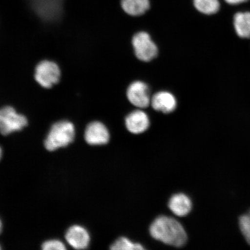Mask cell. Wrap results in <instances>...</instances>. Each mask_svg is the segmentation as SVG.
Instances as JSON below:
<instances>
[{
  "instance_id": "obj_1",
  "label": "cell",
  "mask_w": 250,
  "mask_h": 250,
  "mask_svg": "<svg viewBox=\"0 0 250 250\" xmlns=\"http://www.w3.org/2000/svg\"><path fill=\"white\" fill-rule=\"evenodd\" d=\"M149 232L153 238L176 248L185 245L187 241V234L182 225L174 218L164 215L153 222Z\"/></svg>"
},
{
  "instance_id": "obj_2",
  "label": "cell",
  "mask_w": 250,
  "mask_h": 250,
  "mask_svg": "<svg viewBox=\"0 0 250 250\" xmlns=\"http://www.w3.org/2000/svg\"><path fill=\"white\" fill-rule=\"evenodd\" d=\"M75 130L73 124L67 121L53 125L45 141L44 145L49 151L66 146L73 142Z\"/></svg>"
},
{
  "instance_id": "obj_3",
  "label": "cell",
  "mask_w": 250,
  "mask_h": 250,
  "mask_svg": "<svg viewBox=\"0 0 250 250\" xmlns=\"http://www.w3.org/2000/svg\"><path fill=\"white\" fill-rule=\"evenodd\" d=\"M27 125V118L18 114L13 107L7 106L0 109V133L2 135L21 130Z\"/></svg>"
},
{
  "instance_id": "obj_4",
  "label": "cell",
  "mask_w": 250,
  "mask_h": 250,
  "mask_svg": "<svg viewBox=\"0 0 250 250\" xmlns=\"http://www.w3.org/2000/svg\"><path fill=\"white\" fill-rule=\"evenodd\" d=\"M132 45L136 57L140 61L148 62L158 55V48L147 33L139 32L132 39Z\"/></svg>"
},
{
  "instance_id": "obj_5",
  "label": "cell",
  "mask_w": 250,
  "mask_h": 250,
  "mask_svg": "<svg viewBox=\"0 0 250 250\" xmlns=\"http://www.w3.org/2000/svg\"><path fill=\"white\" fill-rule=\"evenodd\" d=\"M60 77V68L55 62L43 61L37 65L35 79L41 86L45 88H51L59 82Z\"/></svg>"
},
{
  "instance_id": "obj_6",
  "label": "cell",
  "mask_w": 250,
  "mask_h": 250,
  "mask_svg": "<svg viewBox=\"0 0 250 250\" xmlns=\"http://www.w3.org/2000/svg\"><path fill=\"white\" fill-rule=\"evenodd\" d=\"M126 95L129 101L137 107L146 108L151 104L148 87L142 81L131 83L128 87Z\"/></svg>"
},
{
  "instance_id": "obj_7",
  "label": "cell",
  "mask_w": 250,
  "mask_h": 250,
  "mask_svg": "<svg viewBox=\"0 0 250 250\" xmlns=\"http://www.w3.org/2000/svg\"><path fill=\"white\" fill-rule=\"evenodd\" d=\"M34 9L46 21H54L60 17L62 0H30Z\"/></svg>"
},
{
  "instance_id": "obj_8",
  "label": "cell",
  "mask_w": 250,
  "mask_h": 250,
  "mask_svg": "<svg viewBox=\"0 0 250 250\" xmlns=\"http://www.w3.org/2000/svg\"><path fill=\"white\" fill-rule=\"evenodd\" d=\"M85 139L90 145H105L109 140V133L104 125L100 122H93L86 128Z\"/></svg>"
},
{
  "instance_id": "obj_9",
  "label": "cell",
  "mask_w": 250,
  "mask_h": 250,
  "mask_svg": "<svg viewBox=\"0 0 250 250\" xmlns=\"http://www.w3.org/2000/svg\"><path fill=\"white\" fill-rule=\"evenodd\" d=\"M127 129L133 134L145 132L149 126V120L147 114L142 110L134 111L125 119Z\"/></svg>"
},
{
  "instance_id": "obj_10",
  "label": "cell",
  "mask_w": 250,
  "mask_h": 250,
  "mask_svg": "<svg viewBox=\"0 0 250 250\" xmlns=\"http://www.w3.org/2000/svg\"><path fill=\"white\" fill-rule=\"evenodd\" d=\"M65 239L71 246L78 250L86 249L90 242L88 232L85 228L78 226L71 227L68 229Z\"/></svg>"
},
{
  "instance_id": "obj_11",
  "label": "cell",
  "mask_w": 250,
  "mask_h": 250,
  "mask_svg": "<svg viewBox=\"0 0 250 250\" xmlns=\"http://www.w3.org/2000/svg\"><path fill=\"white\" fill-rule=\"evenodd\" d=\"M151 104L155 110L168 114L176 109L177 101L171 93L162 91L156 93L152 96Z\"/></svg>"
},
{
  "instance_id": "obj_12",
  "label": "cell",
  "mask_w": 250,
  "mask_h": 250,
  "mask_svg": "<svg viewBox=\"0 0 250 250\" xmlns=\"http://www.w3.org/2000/svg\"><path fill=\"white\" fill-rule=\"evenodd\" d=\"M168 208L177 216L184 217L191 210L192 202L188 196L183 193H177L170 199Z\"/></svg>"
},
{
  "instance_id": "obj_13",
  "label": "cell",
  "mask_w": 250,
  "mask_h": 250,
  "mask_svg": "<svg viewBox=\"0 0 250 250\" xmlns=\"http://www.w3.org/2000/svg\"><path fill=\"white\" fill-rule=\"evenodd\" d=\"M233 27L240 38L250 39V12H239L234 15Z\"/></svg>"
},
{
  "instance_id": "obj_14",
  "label": "cell",
  "mask_w": 250,
  "mask_h": 250,
  "mask_svg": "<svg viewBox=\"0 0 250 250\" xmlns=\"http://www.w3.org/2000/svg\"><path fill=\"white\" fill-rule=\"evenodd\" d=\"M149 0H122L121 7L126 13L138 17L146 13L149 8Z\"/></svg>"
},
{
  "instance_id": "obj_15",
  "label": "cell",
  "mask_w": 250,
  "mask_h": 250,
  "mask_svg": "<svg viewBox=\"0 0 250 250\" xmlns=\"http://www.w3.org/2000/svg\"><path fill=\"white\" fill-rule=\"evenodd\" d=\"M193 5L201 13L208 15L216 14L220 8L218 0H193Z\"/></svg>"
},
{
  "instance_id": "obj_16",
  "label": "cell",
  "mask_w": 250,
  "mask_h": 250,
  "mask_svg": "<svg viewBox=\"0 0 250 250\" xmlns=\"http://www.w3.org/2000/svg\"><path fill=\"white\" fill-rule=\"evenodd\" d=\"M110 249L114 250H145V248L140 244L134 243L125 237H121L118 239L112 244Z\"/></svg>"
},
{
  "instance_id": "obj_17",
  "label": "cell",
  "mask_w": 250,
  "mask_h": 250,
  "mask_svg": "<svg viewBox=\"0 0 250 250\" xmlns=\"http://www.w3.org/2000/svg\"><path fill=\"white\" fill-rule=\"evenodd\" d=\"M239 226L246 241L250 245V210L239 218Z\"/></svg>"
},
{
  "instance_id": "obj_18",
  "label": "cell",
  "mask_w": 250,
  "mask_h": 250,
  "mask_svg": "<svg viewBox=\"0 0 250 250\" xmlns=\"http://www.w3.org/2000/svg\"><path fill=\"white\" fill-rule=\"evenodd\" d=\"M42 249L43 250H64L66 249L63 243L60 240H48L43 243Z\"/></svg>"
},
{
  "instance_id": "obj_19",
  "label": "cell",
  "mask_w": 250,
  "mask_h": 250,
  "mask_svg": "<svg viewBox=\"0 0 250 250\" xmlns=\"http://www.w3.org/2000/svg\"><path fill=\"white\" fill-rule=\"evenodd\" d=\"M228 4L230 5H237L248 1L249 0H225Z\"/></svg>"
},
{
  "instance_id": "obj_20",
  "label": "cell",
  "mask_w": 250,
  "mask_h": 250,
  "mask_svg": "<svg viewBox=\"0 0 250 250\" xmlns=\"http://www.w3.org/2000/svg\"><path fill=\"white\" fill-rule=\"evenodd\" d=\"M2 230V223L1 221H0V233H1Z\"/></svg>"
},
{
  "instance_id": "obj_21",
  "label": "cell",
  "mask_w": 250,
  "mask_h": 250,
  "mask_svg": "<svg viewBox=\"0 0 250 250\" xmlns=\"http://www.w3.org/2000/svg\"><path fill=\"white\" fill-rule=\"evenodd\" d=\"M1 156H2V149H1V147H0V159H1Z\"/></svg>"
},
{
  "instance_id": "obj_22",
  "label": "cell",
  "mask_w": 250,
  "mask_h": 250,
  "mask_svg": "<svg viewBox=\"0 0 250 250\" xmlns=\"http://www.w3.org/2000/svg\"><path fill=\"white\" fill-rule=\"evenodd\" d=\"M0 249H1V248H0Z\"/></svg>"
}]
</instances>
